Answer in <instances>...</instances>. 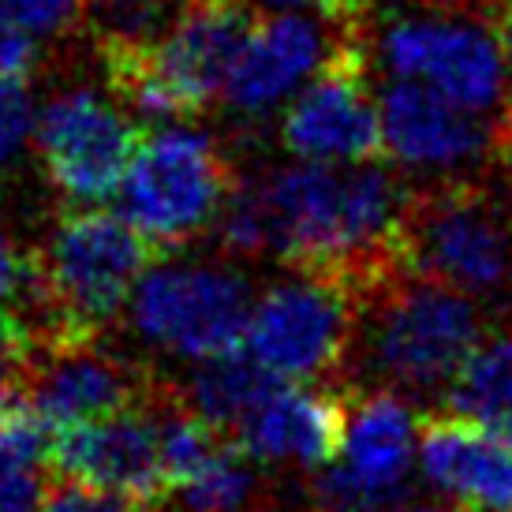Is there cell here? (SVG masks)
Segmentation results:
<instances>
[{"mask_svg": "<svg viewBox=\"0 0 512 512\" xmlns=\"http://www.w3.org/2000/svg\"><path fill=\"white\" fill-rule=\"evenodd\" d=\"M154 251V243L128 217L86 206L57 217L34 251L42 281L38 348L101 337V329L128 311L131 292L150 270Z\"/></svg>", "mask_w": 512, "mask_h": 512, "instance_id": "3", "label": "cell"}, {"mask_svg": "<svg viewBox=\"0 0 512 512\" xmlns=\"http://www.w3.org/2000/svg\"><path fill=\"white\" fill-rule=\"evenodd\" d=\"M277 385L281 378H273L255 356H247L240 348V352L195 363L187 385L180 389V400L202 419H210L217 430H236Z\"/></svg>", "mask_w": 512, "mask_h": 512, "instance_id": "19", "label": "cell"}, {"mask_svg": "<svg viewBox=\"0 0 512 512\" xmlns=\"http://www.w3.org/2000/svg\"><path fill=\"white\" fill-rule=\"evenodd\" d=\"M251 30V8L240 0H187L165 38L146 49L157 75L180 98L187 120L221 101Z\"/></svg>", "mask_w": 512, "mask_h": 512, "instance_id": "16", "label": "cell"}, {"mask_svg": "<svg viewBox=\"0 0 512 512\" xmlns=\"http://www.w3.org/2000/svg\"><path fill=\"white\" fill-rule=\"evenodd\" d=\"M475 299L412 270H397L359 296L356 363L378 385L408 397L449 393L483 344Z\"/></svg>", "mask_w": 512, "mask_h": 512, "instance_id": "2", "label": "cell"}, {"mask_svg": "<svg viewBox=\"0 0 512 512\" xmlns=\"http://www.w3.org/2000/svg\"><path fill=\"white\" fill-rule=\"evenodd\" d=\"M42 501V464L0 449V512H38Z\"/></svg>", "mask_w": 512, "mask_h": 512, "instance_id": "26", "label": "cell"}, {"mask_svg": "<svg viewBox=\"0 0 512 512\" xmlns=\"http://www.w3.org/2000/svg\"><path fill=\"white\" fill-rule=\"evenodd\" d=\"M419 412L408 393L378 385L348 408L337 460L314 471V512H389L419 464Z\"/></svg>", "mask_w": 512, "mask_h": 512, "instance_id": "9", "label": "cell"}, {"mask_svg": "<svg viewBox=\"0 0 512 512\" xmlns=\"http://www.w3.org/2000/svg\"><path fill=\"white\" fill-rule=\"evenodd\" d=\"M42 64V42L23 30L0 27V83H30Z\"/></svg>", "mask_w": 512, "mask_h": 512, "instance_id": "28", "label": "cell"}, {"mask_svg": "<svg viewBox=\"0 0 512 512\" xmlns=\"http://www.w3.org/2000/svg\"><path fill=\"white\" fill-rule=\"evenodd\" d=\"M135 120L120 98L98 86H64L38 109L34 150L45 180L75 206H94L120 195L139 146Z\"/></svg>", "mask_w": 512, "mask_h": 512, "instance_id": "10", "label": "cell"}, {"mask_svg": "<svg viewBox=\"0 0 512 512\" xmlns=\"http://www.w3.org/2000/svg\"><path fill=\"white\" fill-rule=\"evenodd\" d=\"M404 266L471 299L512 292V214L475 180H438L412 199Z\"/></svg>", "mask_w": 512, "mask_h": 512, "instance_id": "6", "label": "cell"}, {"mask_svg": "<svg viewBox=\"0 0 512 512\" xmlns=\"http://www.w3.org/2000/svg\"><path fill=\"white\" fill-rule=\"evenodd\" d=\"M359 296L337 277L292 270L255 299L243 352L281 382H318L352 359Z\"/></svg>", "mask_w": 512, "mask_h": 512, "instance_id": "8", "label": "cell"}, {"mask_svg": "<svg viewBox=\"0 0 512 512\" xmlns=\"http://www.w3.org/2000/svg\"><path fill=\"white\" fill-rule=\"evenodd\" d=\"M236 184L228 154L210 131L176 120L143 135L120 184V210L157 251L184 247L214 228Z\"/></svg>", "mask_w": 512, "mask_h": 512, "instance_id": "7", "label": "cell"}, {"mask_svg": "<svg viewBox=\"0 0 512 512\" xmlns=\"http://www.w3.org/2000/svg\"><path fill=\"white\" fill-rule=\"evenodd\" d=\"M255 468V460L243 453L236 441H228L199 475L176 486L169 498H176L184 512H243L258 490Z\"/></svg>", "mask_w": 512, "mask_h": 512, "instance_id": "22", "label": "cell"}, {"mask_svg": "<svg viewBox=\"0 0 512 512\" xmlns=\"http://www.w3.org/2000/svg\"><path fill=\"white\" fill-rule=\"evenodd\" d=\"M427 4H445V8H468V12H494L498 15L509 0H427Z\"/></svg>", "mask_w": 512, "mask_h": 512, "instance_id": "32", "label": "cell"}, {"mask_svg": "<svg viewBox=\"0 0 512 512\" xmlns=\"http://www.w3.org/2000/svg\"><path fill=\"white\" fill-rule=\"evenodd\" d=\"M251 512H296V509H281V505H262V509H251Z\"/></svg>", "mask_w": 512, "mask_h": 512, "instance_id": "35", "label": "cell"}, {"mask_svg": "<svg viewBox=\"0 0 512 512\" xmlns=\"http://www.w3.org/2000/svg\"><path fill=\"white\" fill-rule=\"evenodd\" d=\"M0 314L15 318L38 344L42 326V281H38V255L15 243L12 228L0 217Z\"/></svg>", "mask_w": 512, "mask_h": 512, "instance_id": "23", "label": "cell"}, {"mask_svg": "<svg viewBox=\"0 0 512 512\" xmlns=\"http://www.w3.org/2000/svg\"><path fill=\"white\" fill-rule=\"evenodd\" d=\"M389 512H456L453 505H430V501H419V505H393Z\"/></svg>", "mask_w": 512, "mask_h": 512, "instance_id": "34", "label": "cell"}, {"mask_svg": "<svg viewBox=\"0 0 512 512\" xmlns=\"http://www.w3.org/2000/svg\"><path fill=\"white\" fill-rule=\"evenodd\" d=\"M161 397L101 415L53 434L49 468L64 483L109 490L139 505H154L169 494L161 468Z\"/></svg>", "mask_w": 512, "mask_h": 512, "instance_id": "13", "label": "cell"}, {"mask_svg": "<svg viewBox=\"0 0 512 512\" xmlns=\"http://www.w3.org/2000/svg\"><path fill=\"white\" fill-rule=\"evenodd\" d=\"M329 23L333 19L326 15H307L299 8L270 12L262 23H255L221 94L228 113L243 124H262L266 116L285 109L337 57L352 30L344 27L341 34H333Z\"/></svg>", "mask_w": 512, "mask_h": 512, "instance_id": "14", "label": "cell"}, {"mask_svg": "<svg viewBox=\"0 0 512 512\" xmlns=\"http://www.w3.org/2000/svg\"><path fill=\"white\" fill-rule=\"evenodd\" d=\"M307 8L333 19L337 27H356L359 19L370 12V0H307Z\"/></svg>", "mask_w": 512, "mask_h": 512, "instance_id": "31", "label": "cell"}, {"mask_svg": "<svg viewBox=\"0 0 512 512\" xmlns=\"http://www.w3.org/2000/svg\"><path fill=\"white\" fill-rule=\"evenodd\" d=\"M266 228V255L337 277L356 296L404 266L400 243L415 191L378 161H285L247 176Z\"/></svg>", "mask_w": 512, "mask_h": 512, "instance_id": "1", "label": "cell"}, {"mask_svg": "<svg viewBox=\"0 0 512 512\" xmlns=\"http://www.w3.org/2000/svg\"><path fill=\"white\" fill-rule=\"evenodd\" d=\"M19 385L27 389L53 434L154 397L143 374L105 352L98 337L38 348Z\"/></svg>", "mask_w": 512, "mask_h": 512, "instance_id": "15", "label": "cell"}, {"mask_svg": "<svg viewBox=\"0 0 512 512\" xmlns=\"http://www.w3.org/2000/svg\"><path fill=\"white\" fill-rule=\"evenodd\" d=\"M277 139L299 161L352 165L382 150V113L367 86V45L348 30L337 57L285 105Z\"/></svg>", "mask_w": 512, "mask_h": 512, "instance_id": "12", "label": "cell"}, {"mask_svg": "<svg viewBox=\"0 0 512 512\" xmlns=\"http://www.w3.org/2000/svg\"><path fill=\"white\" fill-rule=\"evenodd\" d=\"M378 113L389 161L430 184L468 180L471 169L501 154V120H486L412 79H389Z\"/></svg>", "mask_w": 512, "mask_h": 512, "instance_id": "11", "label": "cell"}, {"mask_svg": "<svg viewBox=\"0 0 512 512\" xmlns=\"http://www.w3.org/2000/svg\"><path fill=\"white\" fill-rule=\"evenodd\" d=\"M247 8H262V12H288V8H307V0H240Z\"/></svg>", "mask_w": 512, "mask_h": 512, "instance_id": "33", "label": "cell"}, {"mask_svg": "<svg viewBox=\"0 0 512 512\" xmlns=\"http://www.w3.org/2000/svg\"><path fill=\"white\" fill-rule=\"evenodd\" d=\"M30 356H34V341L30 333L15 318L0 314V397L23 382V374L30 367Z\"/></svg>", "mask_w": 512, "mask_h": 512, "instance_id": "29", "label": "cell"}, {"mask_svg": "<svg viewBox=\"0 0 512 512\" xmlns=\"http://www.w3.org/2000/svg\"><path fill=\"white\" fill-rule=\"evenodd\" d=\"M449 408L512 445V329L486 333L449 385Z\"/></svg>", "mask_w": 512, "mask_h": 512, "instance_id": "20", "label": "cell"}, {"mask_svg": "<svg viewBox=\"0 0 512 512\" xmlns=\"http://www.w3.org/2000/svg\"><path fill=\"white\" fill-rule=\"evenodd\" d=\"M348 427V400L337 389H314L307 382H281L255 412L243 419L236 445L258 468L318 471L337 460Z\"/></svg>", "mask_w": 512, "mask_h": 512, "instance_id": "17", "label": "cell"}, {"mask_svg": "<svg viewBox=\"0 0 512 512\" xmlns=\"http://www.w3.org/2000/svg\"><path fill=\"white\" fill-rule=\"evenodd\" d=\"M86 15V0H0V27L23 30L38 42L64 38Z\"/></svg>", "mask_w": 512, "mask_h": 512, "instance_id": "24", "label": "cell"}, {"mask_svg": "<svg viewBox=\"0 0 512 512\" xmlns=\"http://www.w3.org/2000/svg\"><path fill=\"white\" fill-rule=\"evenodd\" d=\"M187 0H86V23L98 49H154Z\"/></svg>", "mask_w": 512, "mask_h": 512, "instance_id": "21", "label": "cell"}, {"mask_svg": "<svg viewBox=\"0 0 512 512\" xmlns=\"http://www.w3.org/2000/svg\"><path fill=\"white\" fill-rule=\"evenodd\" d=\"M38 512H143V505L109 490H94L83 483H64L60 479L53 490H45V501Z\"/></svg>", "mask_w": 512, "mask_h": 512, "instance_id": "27", "label": "cell"}, {"mask_svg": "<svg viewBox=\"0 0 512 512\" xmlns=\"http://www.w3.org/2000/svg\"><path fill=\"white\" fill-rule=\"evenodd\" d=\"M494 19H498V30H501V45H505V60H509V86H512V0ZM501 157H512V105L501 116Z\"/></svg>", "mask_w": 512, "mask_h": 512, "instance_id": "30", "label": "cell"}, {"mask_svg": "<svg viewBox=\"0 0 512 512\" xmlns=\"http://www.w3.org/2000/svg\"><path fill=\"white\" fill-rule=\"evenodd\" d=\"M38 109L30 98V83H0V176L19 165L34 143Z\"/></svg>", "mask_w": 512, "mask_h": 512, "instance_id": "25", "label": "cell"}, {"mask_svg": "<svg viewBox=\"0 0 512 512\" xmlns=\"http://www.w3.org/2000/svg\"><path fill=\"white\" fill-rule=\"evenodd\" d=\"M374 60L389 79H412L471 113L509 109V60L498 19L468 8L415 0L378 19L370 34Z\"/></svg>", "mask_w": 512, "mask_h": 512, "instance_id": "4", "label": "cell"}, {"mask_svg": "<svg viewBox=\"0 0 512 512\" xmlns=\"http://www.w3.org/2000/svg\"><path fill=\"white\" fill-rule=\"evenodd\" d=\"M255 311L251 281L221 258H176L139 277L128 299L135 341L161 359L206 363L240 352Z\"/></svg>", "mask_w": 512, "mask_h": 512, "instance_id": "5", "label": "cell"}, {"mask_svg": "<svg viewBox=\"0 0 512 512\" xmlns=\"http://www.w3.org/2000/svg\"><path fill=\"white\" fill-rule=\"evenodd\" d=\"M419 475L456 512H512V445L464 415L423 427Z\"/></svg>", "mask_w": 512, "mask_h": 512, "instance_id": "18", "label": "cell"}]
</instances>
